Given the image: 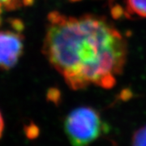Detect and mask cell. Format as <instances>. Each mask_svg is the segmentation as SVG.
Wrapping results in <instances>:
<instances>
[{
	"mask_svg": "<svg viewBox=\"0 0 146 146\" xmlns=\"http://www.w3.org/2000/svg\"><path fill=\"white\" fill-rule=\"evenodd\" d=\"M34 0H0L1 10L12 11L29 6L33 3Z\"/></svg>",
	"mask_w": 146,
	"mask_h": 146,
	"instance_id": "5",
	"label": "cell"
},
{
	"mask_svg": "<svg viewBox=\"0 0 146 146\" xmlns=\"http://www.w3.org/2000/svg\"><path fill=\"white\" fill-rule=\"evenodd\" d=\"M24 35L16 29L0 30V69L14 68L24 51Z\"/></svg>",
	"mask_w": 146,
	"mask_h": 146,
	"instance_id": "3",
	"label": "cell"
},
{
	"mask_svg": "<svg viewBox=\"0 0 146 146\" xmlns=\"http://www.w3.org/2000/svg\"><path fill=\"white\" fill-rule=\"evenodd\" d=\"M3 129H4V120H3V118L2 113L0 111V138H1V136L3 135Z\"/></svg>",
	"mask_w": 146,
	"mask_h": 146,
	"instance_id": "7",
	"label": "cell"
},
{
	"mask_svg": "<svg viewBox=\"0 0 146 146\" xmlns=\"http://www.w3.org/2000/svg\"><path fill=\"white\" fill-rule=\"evenodd\" d=\"M42 52L71 89L95 84L110 89L127 58L124 38L103 17L48 16Z\"/></svg>",
	"mask_w": 146,
	"mask_h": 146,
	"instance_id": "1",
	"label": "cell"
},
{
	"mask_svg": "<svg viewBox=\"0 0 146 146\" xmlns=\"http://www.w3.org/2000/svg\"><path fill=\"white\" fill-rule=\"evenodd\" d=\"M63 126L72 146H89L99 138L105 128L99 113L89 106L73 110L66 117Z\"/></svg>",
	"mask_w": 146,
	"mask_h": 146,
	"instance_id": "2",
	"label": "cell"
},
{
	"mask_svg": "<svg viewBox=\"0 0 146 146\" xmlns=\"http://www.w3.org/2000/svg\"><path fill=\"white\" fill-rule=\"evenodd\" d=\"M131 146H146V125L134 132L131 140Z\"/></svg>",
	"mask_w": 146,
	"mask_h": 146,
	"instance_id": "6",
	"label": "cell"
},
{
	"mask_svg": "<svg viewBox=\"0 0 146 146\" xmlns=\"http://www.w3.org/2000/svg\"><path fill=\"white\" fill-rule=\"evenodd\" d=\"M127 9L141 17H146V0H127Z\"/></svg>",
	"mask_w": 146,
	"mask_h": 146,
	"instance_id": "4",
	"label": "cell"
}]
</instances>
